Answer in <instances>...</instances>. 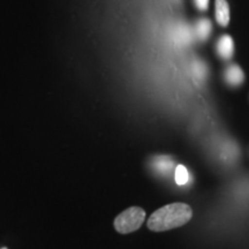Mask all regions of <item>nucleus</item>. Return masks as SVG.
I'll return each mask as SVG.
<instances>
[{
	"label": "nucleus",
	"mask_w": 249,
	"mask_h": 249,
	"mask_svg": "<svg viewBox=\"0 0 249 249\" xmlns=\"http://www.w3.org/2000/svg\"><path fill=\"white\" fill-rule=\"evenodd\" d=\"M192 208L186 203H171L156 210L148 220L151 231L163 232L185 225L192 219Z\"/></svg>",
	"instance_id": "obj_1"
},
{
	"label": "nucleus",
	"mask_w": 249,
	"mask_h": 249,
	"mask_svg": "<svg viewBox=\"0 0 249 249\" xmlns=\"http://www.w3.org/2000/svg\"><path fill=\"white\" fill-rule=\"evenodd\" d=\"M145 219V213L141 208L133 207L124 210L114 220V227L119 233L127 234L139 230Z\"/></svg>",
	"instance_id": "obj_2"
},
{
	"label": "nucleus",
	"mask_w": 249,
	"mask_h": 249,
	"mask_svg": "<svg viewBox=\"0 0 249 249\" xmlns=\"http://www.w3.org/2000/svg\"><path fill=\"white\" fill-rule=\"evenodd\" d=\"M174 160L169 156H155L154 158L150 160V167L156 174L160 177H170V174L172 173L174 170Z\"/></svg>",
	"instance_id": "obj_3"
},
{
	"label": "nucleus",
	"mask_w": 249,
	"mask_h": 249,
	"mask_svg": "<svg viewBox=\"0 0 249 249\" xmlns=\"http://www.w3.org/2000/svg\"><path fill=\"white\" fill-rule=\"evenodd\" d=\"M224 80H225L227 86L236 88V87H240L244 83L245 73L239 65L230 64L225 68V71H224Z\"/></svg>",
	"instance_id": "obj_4"
},
{
	"label": "nucleus",
	"mask_w": 249,
	"mask_h": 249,
	"mask_svg": "<svg viewBox=\"0 0 249 249\" xmlns=\"http://www.w3.org/2000/svg\"><path fill=\"white\" fill-rule=\"evenodd\" d=\"M217 54L224 60H230L234 53V42L230 35H223L218 39L216 45Z\"/></svg>",
	"instance_id": "obj_5"
},
{
	"label": "nucleus",
	"mask_w": 249,
	"mask_h": 249,
	"mask_svg": "<svg viewBox=\"0 0 249 249\" xmlns=\"http://www.w3.org/2000/svg\"><path fill=\"white\" fill-rule=\"evenodd\" d=\"M214 17L220 27H227L230 23V6L226 0H216L214 2Z\"/></svg>",
	"instance_id": "obj_6"
},
{
	"label": "nucleus",
	"mask_w": 249,
	"mask_h": 249,
	"mask_svg": "<svg viewBox=\"0 0 249 249\" xmlns=\"http://www.w3.org/2000/svg\"><path fill=\"white\" fill-rule=\"evenodd\" d=\"M211 30H213V23H211V21L209 20V18H200V20L196 21L194 31H195L196 38H197L198 40L204 42V40H207L208 38H209Z\"/></svg>",
	"instance_id": "obj_7"
},
{
	"label": "nucleus",
	"mask_w": 249,
	"mask_h": 249,
	"mask_svg": "<svg viewBox=\"0 0 249 249\" xmlns=\"http://www.w3.org/2000/svg\"><path fill=\"white\" fill-rule=\"evenodd\" d=\"M173 39L174 42L178 43V44H188L192 39L191 30H189L188 26L178 24V27H177L173 31Z\"/></svg>",
	"instance_id": "obj_8"
},
{
	"label": "nucleus",
	"mask_w": 249,
	"mask_h": 249,
	"mask_svg": "<svg viewBox=\"0 0 249 249\" xmlns=\"http://www.w3.org/2000/svg\"><path fill=\"white\" fill-rule=\"evenodd\" d=\"M176 182L178 186H185L189 182V172L183 165L176 166Z\"/></svg>",
	"instance_id": "obj_9"
},
{
	"label": "nucleus",
	"mask_w": 249,
	"mask_h": 249,
	"mask_svg": "<svg viewBox=\"0 0 249 249\" xmlns=\"http://www.w3.org/2000/svg\"><path fill=\"white\" fill-rule=\"evenodd\" d=\"M193 74L196 79L198 80H204L207 76V66L204 65V62L202 61H195L193 64Z\"/></svg>",
	"instance_id": "obj_10"
},
{
	"label": "nucleus",
	"mask_w": 249,
	"mask_h": 249,
	"mask_svg": "<svg viewBox=\"0 0 249 249\" xmlns=\"http://www.w3.org/2000/svg\"><path fill=\"white\" fill-rule=\"evenodd\" d=\"M194 4L198 11L204 12L209 7V0H194Z\"/></svg>",
	"instance_id": "obj_11"
},
{
	"label": "nucleus",
	"mask_w": 249,
	"mask_h": 249,
	"mask_svg": "<svg viewBox=\"0 0 249 249\" xmlns=\"http://www.w3.org/2000/svg\"><path fill=\"white\" fill-rule=\"evenodd\" d=\"M1 249H7V248H1Z\"/></svg>",
	"instance_id": "obj_12"
}]
</instances>
